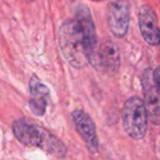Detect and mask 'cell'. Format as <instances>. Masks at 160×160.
Here are the masks:
<instances>
[{
    "label": "cell",
    "mask_w": 160,
    "mask_h": 160,
    "mask_svg": "<svg viewBox=\"0 0 160 160\" xmlns=\"http://www.w3.org/2000/svg\"><path fill=\"white\" fill-rule=\"evenodd\" d=\"M144 106L148 118L154 124H159V87L155 83L153 69L148 68L143 72L142 77Z\"/></svg>",
    "instance_id": "7"
},
{
    "label": "cell",
    "mask_w": 160,
    "mask_h": 160,
    "mask_svg": "<svg viewBox=\"0 0 160 160\" xmlns=\"http://www.w3.org/2000/svg\"><path fill=\"white\" fill-rule=\"evenodd\" d=\"M30 89V110L36 116H42L48 107L50 99L49 89L38 79L36 74H33L29 81Z\"/></svg>",
    "instance_id": "10"
},
{
    "label": "cell",
    "mask_w": 160,
    "mask_h": 160,
    "mask_svg": "<svg viewBox=\"0 0 160 160\" xmlns=\"http://www.w3.org/2000/svg\"><path fill=\"white\" fill-rule=\"evenodd\" d=\"M141 33L147 43L158 46L159 44L160 33L158 17L155 10L149 5H142L138 13Z\"/></svg>",
    "instance_id": "9"
},
{
    "label": "cell",
    "mask_w": 160,
    "mask_h": 160,
    "mask_svg": "<svg viewBox=\"0 0 160 160\" xmlns=\"http://www.w3.org/2000/svg\"><path fill=\"white\" fill-rule=\"evenodd\" d=\"M107 21L112 33L118 39L124 38L129 27L130 9L127 0H112L107 10Z\"/></svg>",
    "instance_id": "5"
},
{
    "label": "cell",
    "mask_w": 160,
    "mask_h": 160,
    "mask_svg": "<svg viewBox=\"0 0 160 160\" xmlns=\"http://www.w3.org/2000/svg\"><path fill=\"white\" fill-rule=\"evenodd\" d=\"M11 126L14 136L22 144L39 148L59 158L66 157L68 149L64 142L38 124L26 118H20L15 120Z\"/></svg>",
    "instance_id": "1"
},
{
    "label": "cell",
    "mask_w": 160,
    "mask_h": 160,
    "mask_svg": "<svg viewBox=\"0 0 160 160\" xmlns=\"http://www.w3.org/2000/svg\"><path fill=\"white\" fill-rule=\"evenodd\" d=\"M59 44L68 62L76 69L88 64L82 33L75 19L66 20L59 28Z\"/></svg>",
    "instance_id": "2"
},
{
    "label": "cell",
    "mask_w": 160,
    "mask_h": 160,
    "mask_svg": "<svg viewBox=\"0 0 160 160\" xmlns=\"http://www.w3.org/2000/svg\"><path fill=\"white\" fill-rule=\"evenodd\" d=\"M28 1H29V2H33L34 0H28Z\"/></svg>",
    "instance_id": "11"
},
{
    "label": "cell",
    "mask_w": 160,
    "mask_h": 160,
    "mask_svg": "<svg viewBox=\"0 0 160 160\" xmlns=\"http://www.w3.org/2000/svg\"><path fill=\"white\" fill-rule=\"evenodd\" d=\"M120 52L111 40H104L98 44L92 66L105 74H114L120 67Z\"/></svg>",
    "instance_id": "6"
},
{
    "label": "cell",
    "mask_w": 160,
    "mask_h": 160,
    "mask_svg": "<svg viewBox=\"0 0 160 160\" xmlns=\"http://www.w3.org/2000/svg\"><path fill=\"white\" fill-rule=\"evenodd\" d=\"M71 117L76 130L82 139L87 149L93 154L98 153V139L92 118L89 116V114L82 109L74 110L71 114Z\"/></svg>",
    "instance_id": "8"
},
{
    "label": "cell",
    "mask_w": 160,
    "mask_h": 160,
    "mask_svg": "<svg viewBox=\"0 0 160 160\" xmlns=\"http://www.w3.org/2000/svg\"><path fill=\"white\" fill-rule=\"evenodd\" d=\"M72 1H74V0H72Z\"/></svg>",
    "instance_id": "12"
},
{
    "label": "cell",
    "mask_w": 160,
    "mask_h": 160,
    "mask_svg": "<svg viewBox=\"0 0 160 160\" xmlns=\"http://www.w3.org/2000/svg\"><path fill=\"white\" fill-rule=\"evenodd\" d=\"M74 19L78 23L80 29L82 33L85 54L88 63L92 64L98 47V41L90 9L85 6L79 7L77 8Z\"/></svg>",
    "instance_id": "4"
},
{
    "label": "cell",
    "mask_w": 160,
    "mask_h": 160,
    "mask_svg": "<svg viewBox=\"0 0 160 160\" xmlns=\"http://www.w3.org/2000/svg\"><path fill=\"white\" fill-rule=\"evenodd\" d=\"M123 125L128 135L133 140H142L147 133L148 114L143 101L138 96L128 98L122 111Z\"/></svg>",
    "instance_id": "3"
}]
</instances>
